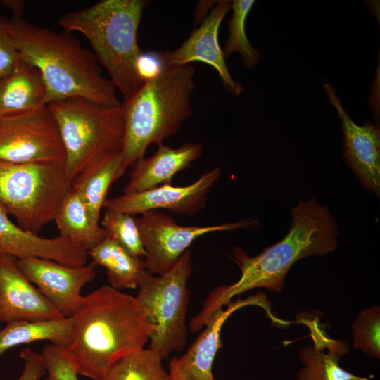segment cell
<instances>
[{
    "label": "cell",
    "mask_w": 380,
    "mask_h": 380,
    "mask_svg": "<svg viewBox=\"0 0 380 380\" xmlns=\"http://www.w3.org/2000/svg\"><path fill=\"white\" fill-rule=\"evenodd\" d=\"M329 100L336 109L342 123L343 156L361 184L377 196L380 193V131L369 122L360 126L343 108L332 87L324 84Z\"/></svg>",
    "instance_id": "cell-15"
},
{
    "label": "cell",
    "mask_w": 380,
    "mask_h": 380,
    "mask_svg": "<svg viewBox=\"0 0 380 380\" xmlns=\"http://www.w3.org/2000/svg\"><path fill=\"white\" fill-rule=\"evenodd\" d=\"M353 347L371 357L380 358V308L362 310L352 324Z\"/></svg>",
    "instance_id": "cell-28"
},
{
    "label": "cell",
    "mask_w": 380,
    "mask_h": 380,
    "mask_svg": "<svg viewBox=\"0 0 380 380\" xmlns=\"http://www.w3.org/2000/svg\"><path fill=\"white\" fill-rule=\"evenodd\" d=\"M65 158L61 134L47 106L0 115V160L64 163Z\"/></svg>",
    "instance_id": "cell-9"
},
{
    "label": "cell",
    "mask_w": 380,
    "mask_h": 380,
    "mask_svg": "<svg viewBox=\"0 0 380 380\" xmlns=\"http://www.w3.org/2000/svg\"><path fill=\"white\" fill-rule=\"evenodd\" d=\"M1 4L11 11L13 19H21L23 13L25 1L22 0H3Z\"/></svg>",
    "instance_id": "cell-33"
},
{
    "label": "cell",
    "mask_w": 380,
    "mask_h": 380,
    "mask_svg": "<svg viewBox=\"0 0 380 380\" xmlns=\"http://www.w3.org/2000/svg\"><path fill=\"white\" fill-rule=\"evenodd\" d=\"M72 324V317L7 322L0 330V357L13 347L40 341H48L52 344L65 347L70 340Z\"/></svg>",
    "instance_id": "cell-23"
},
{
    "label": "cell",
    "mask_w": 380,
    "mask_h": 380,
    "mask_svg": "<svg viewBox=\"0 0 380 380\" xmlns=\"http://www.w3.org/2000/svg\"><path fill=\"white\" fill-rule=\"evenodd\" d=\"M70 188L64 163L0 160V203L26 231L37 234L53 221Z\"/></svg>",
    "instance_id": "cell-7"
},
{
    "label": "cell",
    "mask_w": 380,
    "mask_h": 380,
    "mask_svg": "<svg viewBox=\"0 0 380 380\" xmlns=\"http://www.w3.org/2000/svg\"><path fill=\"white\" fill-rule=\"evenodd\" d=\"M229 0L217 1L213 8L177 49L160 52L164 63L184 65L194 61L213 67L220 77L224 87L232 94L243 91V86L233 80L229 72L225 57L218 41L220 24L231 8Z\"/></svg>",
    "instance_id": "cell-13"
},
{
    "label": "cell",
    "mask_w": 380,
    "mask_h": 380,
    "mask_svg": "<svg viewBox=\"0 0 380 380\" xmlns=\"http://www.w3.org/2000/svg\"><path fill=\"white\" fill-rule=\"evenodd\" d=\"M221 172L217 167L205 171L193 183L172 186L165 183L158 186L106 198L105 210L140 215L148 210L165 209L176 214L194 216L205 207L207 196Z\"/></svg>",
    "instance_id": "cell-11"
},
{
    "label": "cell",
    "mask_w": 380,
    "mask_h": 380,
    "mask_svg": "<svg viewBox=\"0 0 380 380\" xmlns=\"http://www.w3.org/2000/svg\"><path fill=\"white\" fill-rule=\"evenodd\" d=\"M20 59L11 34V22L0 17V81L13 71Z\"/></svg>",
    "instance_id": "cell-30"
},
{
    "label": "cell",
    "mask_w": 380,
    "mask_h": 380,
    "mask_svg": "<svg viewBox=\"0 0 380 380\" xmlns=\"http://www.w3.org/2000/svg\"><path fill=\"white\" fill-rule=\"evenodd\" d=\"M101 224L108 237L132 256L144 260L146 252L133 215L105 210Z\"/></svg>",
    "instance_id": "cell-27"
},
{
    "label": "cell",
    "mask_w": 380,
    "mask_h": 380,
    "mask_svg": "<svg viewBox=\"0 0 380 380\" xmlns=\"http://www.w3.org/2000/svg\"><path fill=\"white\" fill-rule=\"evenodd\" d=\"M0 255L21 260L40 258L70 266L87 263V253L65 238H44L13 223L0 203Z\"/></svg>",
    "instance_id": "cell-16"
},
{
    "label": "cell",
    "mask_w": 380,
    "mask_h": 380,
    "mask_svg": "<svg viewBox=\"0 0 380 380\" xmlns=\"http://www.w3.org/2000/svg\"><path fill=\"white\" fill-rule=\"evenodd\" d=\"M46 106V87L40 72L20 58L13 71L0 81V115Z\"/></svg>",
    "instance_id": "cell-20"
},
{
    "label": "cell",
    "mask_w": 380,
    "mask_h": 380,
    "mask_svg": "<svg viewBox=\"0 0 380 380\" xmlns=\"http://www.w3.org/2000/svg\"><path fill=\"white\" fill-rule=\"evenodd\" d=\"M192 270L191 253L186 250L164 274L155 277L146 270L138 286L135 298L153 328L148 348L163 360L172 351L182 350L186 342V317L190 294L187 281Z\"/></svg>",
    "instance_id": "cell-8"
},
{
    "label": "cell",
    "mask_w": 380,
    "mask_h": 380,
    "mask_svg": "<svg viewBox=\"0 0 380 380\" xmlns=\"http://www.w3.org/2000/svg\"><path fill=\"white\" fill-rule=\"evenodd\" d=\"M299 322L309 329L312 344L300 350L299 357L304 366L298 372L296 380H371L340 366L341 357L349 351L348 346L346 342L329 336L319 319L303 317Z\"/></svg>",
    "instance_id": "cell-18"
},
{
    "label": "cell",
    "mask_w": 380,
    "mask_h": 380,
    "mask_svg": "<svg viewBox=\"0 0 380 380\" xmlns=\"http://www.w3.org/2000/svg\"><path fill=\"white\" fill-rule=\"evenodd\" d=\"M127 168L121 152L82 173L72 183L71 188L80 195L95 224H99L108 191Z\"/></svg>",
    "instance_id": "cell-24"
},
{
    "label": "cell",
    "mask_w": 380,
    "mask_h": 380,
    "mask_svg": "<svg viewBox=\"0 0 380 380\" xmlns=\"http://www.w3.org/2000/svg\"><path fill=\"white\" fill-rule=\"evenodd\" d=\"M20 356L23 361L24 367L17 380H40L46 373L42 355L26 348L20 352Z\"/></svg>",
    "instance_id": "cell-31"
},
{
    "label": "cell",
    "mask_w": 380,
    "mask_h": 380,
    "mask_svg": "<svg viewBox=\"0 0 380 380\" xmlns=\"http://www.w3.org/2000/svg\"><path fill=\"white\" fill-rule=\"evenodd\" d=\"M163 64L160 53H143L137 63L138 72L142 80L145 82L156 75Z\"/></svg>",
    "instance_id": "cell-32"
},
{
    "label": "cell",
    "mask_w": 380,
    "mask_h": 380,
    "mask_svg": "<svg viewBox=\"0 0 380 380\" xmlns=\"http://www.w3.org/2000/svg\"><path fill=\"white\" fill-rule=\"evenodd\" d=\"M12 37L20 58L40 72L46 103L81 98L108 106L121 105L117 88L103 76L94 53L71 33L12 19Z\"/></svg>",
    "instance_id": "cell-3"
},
{
    "label": "cell",
    "mask_w": 380,
    "mask_h": 380,
    "mask_svg": "<svg viewBox=\"0 0 380 380\" xmlns=\"http://www.w3.org/2000/svg\"><path fill=\"white\" fill-rule=\"evenodd\" d=\"M146 252L144 260L151 274L162 275L170 270L198 237L208 233L257 227L258 221L247 217L235 222L210 226H182L170 216L148 210L135 217Z\"/></svg>",
    "instance_id": "cell-10"
},
{
    "label": "cell",
    "mask_w": 380,
    "mask_h": 380,
    "mask_svg": "<svg viewBox=\"0 0 380 380\" xmlns=\"http://www.w3.org/2000/svg\"><path fill=\"white\" fill-rule=\"evenodd\" d=\"M177 358L174 356L170 362L169 380H185L179 369Z\"/></svg>",
    "instance_id": "cell-34"
},
{
    "label": "cell",
    "mask_w": 380,
    "mask_h": 380,
    "mask_svg": "<svg viewBox=\"0 0 380 380\" xmlns=\"http://www.w3.org/2000/svg\"><path fill=\"white\" fill-rule=\"evenodd\" d=\"M63 318L19 268L17 259L0 255V322Z\"/></svg>",
    "instance_id": "cell-14"
},
{
    "label": "cell",
    "mask_w": 380,
    "mask_h": 380,
    "mask_svg": "<svg viewBox=\"0 0 380 380\" xmlns=\"http://www.w3.org/2000/svg\"><path fill=\"white\" fill-rule=\"evenodd\" d=\"M17 263L27 279L63 317L74 315L82 298V289L96 275L93 262L70 267L48 259L28 258L17 259Z\"/></svg>",
    "instance_id": "cell-12"
},
{
    "label": "cell",
    "mask_w": 380,
    "mask_h": 380,
    "mask_svg": "<svg viewBox=\"0 0 380 380\" xmlns=\"http://www.w3.org/2000/svg\"><path fill=\"white\" fill-rule=\"evenodd\" d=\"M150 3L147 0H103L64 14L58 20L63 31L77 32L85 37L125 101L144 84L137 69L143 51L137 36L144 11Z\"/></svg>",
    "instance_id": "cell-4"
},
{
    "label": "cell",
    "mask_w": 380,
    "mask_h": 380,
    "mask_svg": "<svg viewBox=\"0 0 380 380\" xmlns=\"http://www.w3.org/2000/svg\"><path fill=\"white\" fill-rule=\"evenodd\" d=\"M162 360L149 348L133 351L117 360L103 380H169Z\"/></svg>",
    "instance_id": "cell-25"
},
{
    "label": "cell",
    "mask_w": 380,
    "mask_h": 380,
    "mask_svg": "<svg viewBox=\"0 0 380 380\" xmlns=\"http://www.w3.org/2000/svg\"><path fill=\"white\" fill-rule=\"evenodd\" d=\"M251 305L263 308L272 320L277 322L278 318L271 312L268 301L261 293L244 300L230 301L225 310L222 308L212 315L205 330L186 353L177 358L179 369L185 380H215L212 367L217 352L222 347L220 338L222 325L234 312Z\"/></svg>",
    "instance_id": "cell-17"
},
{
    "label": "cell",
    "mask_w": 380,
    "mask_h": 380,
    "mask_svg": "<svg viewBox=\"0 0 380 380\" xmlns=\"http://www.w3.org/2000/svg\"><path fill=\"white\" fill-rule=\"evenodd\" d=\"M202 153L201 143H186L178 148H171L163 143L158 144V149L152 156H144L133 164L123 194L141 191L171 183L177 172L188 168Z\"/></svg>",
    "instance_id": "cell-19"
},
{
    "label": "cell",
    "mask_w": 380,
    "mask_h": 380,
    "mask_svg": "<svg viewBox=\"0 0 380 380\" xmlns=\"http://www.w3.org/2000/svg\"><path fill=\"white\" fill-rule=\"evenodd\" d=\"M254 3L253 0H234L231 2L233 13L229 21V35L222 50L224 57L234 51L238 52L248 68H253L260 58V53L251 44L245 32L246 19Z\"/></svg>",
    "instance_id": "cell-26"
},
{
    "label": "cell",
    "mask_w": 380,
    "mask_h": 380,
    "mask_svg": "<svg viewBox=\"0 0 380 380\" xmlns=\"http://www.w3.org/2000/svg\"><path fill=\"white\" fill-rule=\"evenodd\" d=\"M61 236L88 252L107 236L105 229L95 224L80 195L70 188L54 217Z\"/></svg>",
    "instance_id": "cell-21"
},
{
    "label": "cell",
    "mask_w": 380,
    "mask_h": 380,
    "mask_svg": "<svg viewBox=\"0 0 380 380\" xmlns=\"http://www.w3.org/2000/svg\"><path fill=\"white\" fill-rule=\"evenodd\" d=\"M72 317L63 349L77 374L92 380H103L117 360L144 348L153 330L136 298L110 286L82 296Z\"/></svg>",
    "instance_id": "cell-2"
},
{
    "label": "cell",
    "mask_w": 380,
    "mask_h": 380,
    "mask_svg": "<svg viewBox=\"0 0 380 380\" xmlns=\"http://www.w3.org/2000/svg\"><path fill=\"white\" fill-rule=\"evenodd\" d=\"M194 74L191 64L164 63L156 75L123 103L125 132L122 154L127 167L144 156L150 144H162L176 134L191 116Z\"/></svg>",
    "instance_id": "cell-5"
},
{
    "label": "cell",
    "mask_w": 380,
    "mask_h": 380,
    "mask_svg": "<svg viewBox=\"0 0 380 380\" xmlns=\"http://www.w3.org/2000/svg\"><path fill=\"white\" fill-rule=\"evenodd\" d=\"M338 234L337 222L327 205H319L315 198L300 201L292 209L291 224L281 241L252 257L241 247L233 249V260L241 272L239 279L210 293L201 310L190 321L191 331L201 330L212 315L235 296L255 288L280 292L292 265L302 258L334 251Z\"/></svg>",
    "instance_id": "cell-1"
},
{
    "label": "cell",
    "mask_w": 380,
    "mask_h": 380,
    "mask_svg": "<svg viewBox=\"0 0 380 380\" xmlns=\"http://www.w3.org/2000/svg\"><path fill=\"white\" fill-rule=\"evenodd\" d=\"M63 144L66 177L73 181L122 152L125 132L123 103L101 105L81 98L49 103Z\"/></svg>",
    "instance_id": "cell-6"
},
{
    "label": "cell",
    "mask_w": 380,
    "mask_h": 380,
    "mask_svg": "<svg viewBox=\"0 0 380 380\" xmlns=\"http://www.w3.org/2000/svg\"><path fill=\"white\" fill-rule=\"evenodd\" d=\"M46 366V377L44 380H79L77 371L65 355L63 347L46 344L42 350Z\"/></svg>",
    "instance_id": "cell-29"
},
{
    "label": "cell",
    "mask_w": 380,
    "mask_h": 380,
    "mask_svg": "<svg viewBox=\"0 0 380 380\" xmlns=\"http://www.w3.org/2000/svg\"><path fill=\"white\" fill-rule=\"evenodd\" d=\"M87 254L96 266L106 268L110 286L117 290L136 289L146 270L143 260L132 256L108 236Z\"/></svg>",
    "instance_id": "cell-22"
}]
</instances>
